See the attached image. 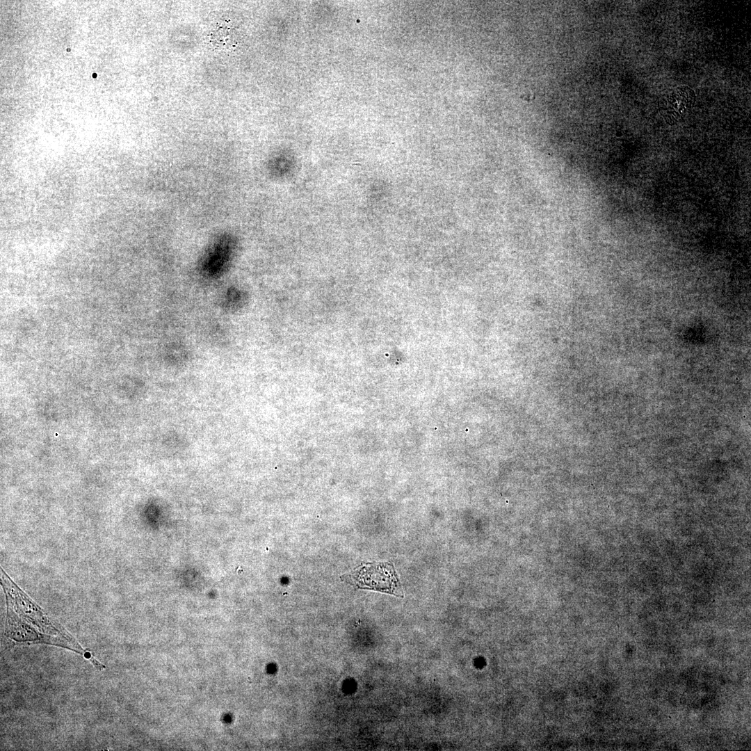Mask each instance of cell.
<instances>
[{"instance_id":"2","label":"cell","mask_w":751,"mask_h":751,"mask_svg":"<svg viewBox=\"0 0 751 751\" xmlns=\"http://www.w3.org/2000/svg\"><path fill=\"white\" fill-rule=\"evenodd\" d=\"M234 245V238L227 232L220 234L215 237L200 261V271L204 276L218 277L226 270L232 259Z\"/></svg>"},{"instance_id":"3","label":"cell","mask_w":751,"mask_h":751,"mask_svg":"<svg viewBox=\"0 0 751 751\" xmlns=\"http://www.w3.org/2000/svg\"><path fill=\"white\" fill-rule=\"evenodd\" d=\"M695 99L693 90L680 86L661 99L659 111L668 122H675L693 106Z\"/></svg>"},{"instance_id":"1","label":"cell","mask_w":751,"mask_h":751,"mask_svg":"<svg viewBox=\"0 0 751 751\" xmlns=\"http://www.w3.org/2000/svg\"><path fill=\"white\" fill-rule=\"evenodd\" d=\"M355 584L361 588L373 589L398 595L399 582L391 565L388 563L366 564L355 570L350 575Z\"/></svg>"}]
</instances>
